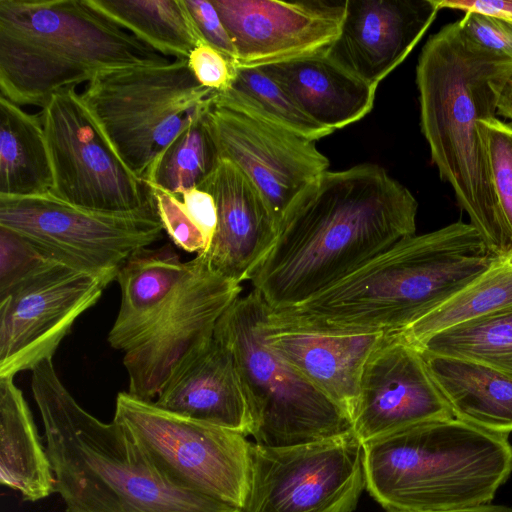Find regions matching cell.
Here are the masks:
<instances>
[{"instance_id":"obj_1","label":"cell","mask_w":512,"mask_h":512,"mask_svg":"<svg viewBox=\"0 0 512 512\" xmlns=\"http://www.w3.org/2000/svg\"><path fill=\"white\" fill-rule=\"evenodd\" d=\"M417 209L378 164L327 170L286 207L248 281L272 312L294 307L414 235Z\"/></svg>"},{"instance_id":"obj_2","label":"cell","mask_w":512,"mask_h":512,"mask_svg":"<svg viewBox=\"0 0 512 512\" xmlns=\"http://www.w3.org/2000/svg\"><path fill=\"white\" fill-rule=\"evenodd\" d=\"M512 60L465 41L459 21L424 44L416 66L420 127L440 177L496 256L512 253V231L499 204L480 121L495 118Z\"/></svg>"},{"instance_id":"obj_3","label":"cell","mask_w":512,"mask_h":512,"mask_svg":"<svg viewBox=\"0 0 512 512\" xmlns=\"http://www.w3.org/2000/svg\"><path fill=\"white\" fill-rule=\"evenodd\" d=\"M462 221L405 237L306 301L270 317L321 328L399 333L498 258Z\"/></svg>"},{"instance_id":"obj_4","label":"cell","mask_w":512,"mask_h":512,"mask_svg":"<svg viewBox=\"0 0 512 512\" xmlns=\"http://www.w3.org/2000/svg\"><path fill=\"white\" fill-rule=\"evenodd\" d=\"M31 371L55 492L65 512H242L172 483L120 424L103 422L80 406L52 359Z\"/></svg>"},{"instance_id":"obj_5","label":"cell","mask_w":512,"mask_h":512,"mask_svg":"<svg viewBox=\"0 0 512 512\" xmlns=\"http://www.w3.org/2000/svg\"><path fill=\"white\" fill-rule=\"evenodd\" d=\"M170 61L88 0H0V91L19 106L44 108L102 71Z\"/></svg>"},{"instance_id":"obj_6","label":"cell","mask_w":512,"mask_h":512,"mask_svg":"<svg viewBox=\"0 0 512 512\" xmlns=\"http://www.w3.org/2000/svg\"><path fill=\"white\" fill-rule=\"evenodd\" d=\"M507 436L454 417L373 439L363 443L366 489L387 511L490 504L512 472Z\"/></svg>"},{"instance_id":"obj_7","label":"cell","mask_w":512,"mask_h":512,"mask_svg":"<svg viewBox=\"0 0 512 512\" xmlns=\"http://www.w3.org/2000/svg\"><path fill=\"white\" fill-rule=\"evenodd\" d=\"M270 311L252 289L227 308L214 331L241 375L255 443L290 446L353 432L349 416L267 345L264 322Z\"/></svg>"},{"instance_id":"obj_8","label":"cell","mask_w":512,"mask_h":512,"mask_svg":"<svg viewBox=\"0 0 512 512\" xmlns=\"http://www.w3.org/2000/svg\"><path fill=\"white\" fill-rule=\"evenodd\" d=\"M188 59L102 71L80 94L127 168L141 181L157 157L214 103Z\"/></svg>"},{"instance_id":"obj_9","label":"cell","mask_w":512,"mask_h":512,"mask_svg":"<svg viewBox=\"0 0 512 512\" xmlns=\"http://www.w3.org/2000/svg\"><path fill=\"white\" fill-rule=\"evenodd\" d=\"M113 420L176 486L241 509L248 492L250 443L237 432L138 399L116 397Z\"/></svg>"},{"instance_id":"obj_10","label":"cell","mask_w":512,"mask_h":512,"mask_svg":"<svg viewBox=\"0 0 512 512\" xmlns=\"http://www.w3.org/2000/svg\"><path fill=\"white\" fill-rule=\"evenodd\" d=\"M0 226L33 243L51 259L115 280L137 250L161 238L156 205L132 213H108L69 204L51 192L0 196Z\"/></svg>"},{"instance_id":"obj_11","label":"cell","mask_w":512,"mask_h":512,"mask_svg":"<svg viewBox=\"0 0 512 512\" xmlns=\"http://www.w3.org/2000/svg\"><path fill=\"white\" fill-rule=\"evenodd\" d=\"M364 488V448L353 432L290 446L254 442L241 510L352 512Z\"/></svg>"},{"instance_id":"obj_12","label":"cell","mask_w":512,"mask_h":512,"mask_svg":"<svg viewBox=\"0 0 512 512\" xmlns=\"http://www.w3.org/2000/svg\"><path fill=\"white\" fill-rule=\"evenodd\" d=\"M41 116L53 195L108 213H132L155 205L150 188L117 155L75 87L53 94Z\"/></svg>"},{"instance_id":"obj_13","label":"cell","mask_w":512,"mask_h":512,"mask_svg":"<svg viewBox=\"0 0 512 512\" xmlns=\"http://www.w3.org/2000/svg\"><path fill=\"white\" fill-rule=\"evenodd\" d=\"M111 281L56 262L0 298V378L52 359L76 319Z\"/></svg>"},{"instance_id":"obj_14","label":"cell","mask_w":512,"mask_h":512,"mask_svg":"<svg viewBox=\"0 0 512 512\" xmlns=\"http://www.w3.org/2000/svg\"><path fill=\"white\" fill-rule=\"evenodd\" d=\"M173 301L152 330L125 351L128 393L157 398L174 372L214 337L216 324L240 296L242 286L216 272L197 254Z\"/></svg>"},{"instance_id":"obj_15","label":"cell","mask_w":512,"mask_h":512,"mask_svg":"<svg viewBox=\"0 0 512 512\" xmlns=\"http://www.w3.org/2000/svg\"><path fill=\"white\" fill-rule=\"evenodd\" d=\"M220 158L237 165L262 192L277 222L329 159L309 140L243 108L213 103L207 114Z\"/></svg>"},{"instance_id":"obj_16","label":"cell","mask_w":512,"mask_h":512,"mask_svg":"<svg viewBox=\"0 0 512 512\" xmlns=\"http://www.w3.org/2000/svg\"><path fill=\"white\" fill-rule=\"evenodd\" d=\"M236 49V67H261L328 52L347 0H212Z\"/></svg>"},{"instance_id":"obj_17","label":"cell","mask_w":512,"mask_h":512,"mask_svg":"<svg viewBox=\"0 0 512 512\" xmlns=\"http://www.w3.org/2000/svg\"><path fill=\"white\" fill-rule=\"evenodd\" d=\"M454 418L422 352L390 333L367 360L359 384L352 429L366 443L404 428Z\"/></svg>"},{"instance_id":"obj_18","label":"cell","mask_w":512,"mask_h":512,"mask_svg":"<svg viewBox=\"0 0 512 512\" xmlns=\"http://www.w3.org/2000/svg\"><path fill=\"white\" fill-rule=\"evenodd\" d=\"M439 11L436 0H347L340 35L328 53L377 88L407 58Z\"/></svg>"},{"instance_id":"obj_19","label":"cell","mask_w":512,"mask_h":512,"mask_svg":"<svg viewBox=\"0 0 512 512\" xmlns=\"http://www.w3.org/2000/svg\"><path fill=\"white\" fill-rule=\"evenodd\" d=\"M387 335L284 322L270 313L264 322L267 345L337 404L351 422L364 366Z\"/></svg>"},{"instance_id":"obj_20","label":"cell","mask_w":512,"mask_h":512,"mask_svg":"<svg viewBox=\"0 0 512 512\" xmlns=\"http://www.w3.org/2000/svg\"><path fill=\"white\" fill-rule=\"evenodd\" d=\"M200 189L217 208V226L208 248L199 253L222 276L242 283L271 247L277 219L262 192L237 165L222 158Z\"/></svg>"},{"instance_id":"obj_21","label":"cell","mask_w":512,"mask_h":512,"mask_svg":"<svg viewBox=\"0 0 512 512\" xmlns=\"http://www.w3.org/2000/svg\"><path fill=\"white\" fill-rule=\"evenodd\" d=\"M154 403L244 436L252 430L250 405L235 359L215 337L180 365Z\"/></svg>"},{"instance_id":"obj_22","label":"cell","mask_w":512,"mask_h":512,"mask_svg":"<svg viewBox=\"0 0 512 512\" xmlns=\"http://www.w3.org/2000/svg\"><path fill=\"white\" fill-rule=\"evenodd\" d=\"M261 68L309 117L333 132L360 121L373 109L377 88L355 76L328 52Z\"/></svg>"},{"instance_id":"obj_23","label":"cell","mask_w":512,"mask_h":512,"mask_svg":"<svg viewBox=\"0 0 512 512\" xmlns=\"http://www.w3.org/2000/svg\"><path fill=\"white\" fill-rule=\"evenodd\" d=\"M170 244L142 248L134 252L119 269L116 280L121 304L108 334V342L127 351L156 325L173 301L189 271Z\"/></svg>"},{"instance_id":"obj_24","label":"cell","mask_w":512,"mask_h":512,"mask_svg":"<svg viewBox=\"0 0 512 512\" xmlns=\"http://www.w3.org/2000/svg\"><path fill=\"white\" fill-rule=\"evenodd\" d=\"M422 354L455 418L500 434L512 432L511 378L473 360Z\"/></svg>"},{"instance_id":"obj_25","label":"cell","mask_w":512,"mask_h":512,"mask_svg":"<svg viewBox=\"0 0 512 512\" xmlns=\"http://www.w3.org/2000/svg\"><path fill=\"white\" fill-rule=\"evenodd\" d=\"M0 482L29 502L55 492L46 446L12 377L0 378Z\"/></svg>"},{"instance_id":"obj_26","label":"cell","mask_w":512,"mask_h":512,"mask_svg":"<svg viewBox=\"0 0 512 512\" xmlns=\"http://www.w3.org/2000/svg\"><path fill=\"white\" fill-rule=\"evenodd\" d=\"M53 187L42 116L0 95V196L25 197Z\"/></svg>"},{"instance_id":"obj_27","label":"cell","mask_w":512,"mask_h":512,"mask_svg":"<svg viewBox=\"0 0 512 512\" xmlns=\"http://www.w3.org/2000/svg\"><path fill=\"white\" fill-rule=\"evenodd\" d=\"M90 5L164 57L188 59L206 44L184 0H88Z\"/></svg>"},{"instance_id":"obj_28","label":"cell","mask_w":512,"mask_h":512,"mask_svg":"<svg viewBox=\"0 0 512 512\" xmlns=\"http://www.w3.org/2000/svg\"><path fill=\"white\" fill-rule=\"evenodd\" d=\"M512 312V253L499 256L479 277L399 334L413 345L452 326Z\"/></svg>"},{"instance_id":"obj_29","label":"cell","mask_w":512,"mask_h":512,"mask_svg":"<svg viewBox=\"0 0 512 512\" xmlns=\"http://www.w3.org/2000/svg\"><path fill=\"white\" fill-rule=\"evenodd\" d=\"M214 103L252 111L312 141L333 133L309 117L289 92L261 67H237L232 87L216 92Z\"/></svg>"},{"instance_id":"obj_30","label":"cell","mask_w":512,"mask_h":512,"mask_svg":"<svg viewBox=\"0 0 512 512\" xmlns=\"http://www.w3.org/2000/svg\"><path fill=\"white\" fill-rule=\"evenodd\" d=\"M207 114L182 131L157 157L145 178L147 186L179 196L200 188L213 174L221 158Z\"/></svg>"},{"instance_id":"obj_31","label":"cell","mask_w":512,"mask_h":512,"mask_svg":"<svg viewBox=\"0 0 512 512\" xmlns=\"http://www.w3.org/2000/svg\"><path fill=\"white\" fill-rule=\"evenodd\" d=\"M421 352L473 360L512 379V312L470 320L415 345Z\"/></svg>"},{"instance_id":"obj_32","label":"cell","mask_w":512,"mask_h":512,"mask_svg":"<svg viewBox=\"0 0 512 512\" xmlns=\"http://www.w3.org/2000/svg\"><path fill=\"white\" fill-rule=\"evenodd\" d=\"M56 262L22 235L0 226V298Z\"/></svg>"},{"instance_id":"obj_33","label":"cell","mask_w":512,"mask_h":512,"mask_svg":"<svg viewBox=\"0 0 512 512\" xmlns=\"http://www.w3.org/2000/svg\"><path fill=\"white\" fill-rule=\"evenodd\" d=\"M486 143L494 189L512 231V126L496 117L479 123Z\"/></svg>"},{"instance_id":"obj_34","label":"cell","mask_w":512,"mask_h":512,"mask_svg":"<svg viewBox=\"0 0 512 512\" xmlns=\"http://www.w3.org/2000/svg\"><path fill=\"white\" fill-rule=\"evenodd\" d=\"M148 187L152 192L163 229L174 244L189 253L199 254L205 251L208 242L188 214L180 197L157 187Z\"/></svg>"},{"instance_id":"obj_35","label":"cell","mask_w":512,"mask_h":512,"mask_svg":"<svg viewBox=\"0 0 512 512\" xmlns=\"http://www.w3.org/2000/svg\"><path fill=\"white\" fill-rule=\"evenodd\" d=\"M460 32L470 45L512 60V20L467 11L459 20Z\"/></svg>"},{"instance_id":"obj_36","label":"cell","mask_w":512,"mask_h":512,"mask_svg":"<svg viewBox=\"0 0 512 512\" xmlns=\"http://www.w3.org/2000/svg\"><path fill=\"white\" fill-rule=\"evenodd\" d=\"M188 65L199 84L218 93L230 89L237 75L236 65L208 44L191 52Z\"/></svg>"},{"instance_id":"obj_37","label":"cell","mask_w":512,"mask_h":512,"mask_svg":"<svg viewBox=\"0 0 512 512\" xmlns=\"http://www.w3.org/2000/svg\"><path fill=\"white\" fill-rule=\"evenodd\" d=\"M184 3L203 41L236 65L235 46L212 2L184 0Z\"/></svg>"},{"instance_id":"obj_38","label":"cell","mask_w":512,"mask_h":512,"mask_svg":"<svg viewBox=\"0 0 512 512\" xmlns=\"http://www.w3.org/2000/svg\"><path fill=\"white\" fill-rule=\"evenodd\" d=\"M179 197L194 223L204 234L209 246L217 226V208L213 196L205 190L193 188L183 192Z\"/></svg>"},{"instance_id":"obj_39","label":"cell","mask_w":512,"mask_h":512,"mask_svg":"<svg viewBox=\"0 0 512 512\" xmlns=\"http://www.w3.org/2000/svg\"><path fill=\"white\" fill-rule=\"evenodd\" d=\"M436 2L440 9L482 12L512 20V0H436Z\"/></svg>"},{"instance_id":"obj_40","label":"cell","mask_w":512,"mask_h":512,"mask_svg":"<svg viewBox=\"0 0 512 512\" xmlns=\"http://www.w3.org/2000/svg\"><path fill=\"white\" fill-rule=\"evenodd\" d=\"M497 114L512 120V75L506 80L499 94Z\"/></svg>"},{"instance_id":"obj_41","label":"cell","mask_w":512,"mask_h":512,"mask_svg":"<svg viewBox=\"0 0 512 512\" xmlns=\"http://www.w3.org/2000/svg\"><path fill=\"white\" fill-rule=\"evenodd\" d=\"M387 512H399V511H387ZM442 512H512V507L504 505H493L487 504L479 507L453 510V511H442Z\"/></svg>"}]
</instances>
